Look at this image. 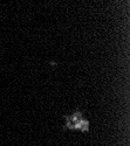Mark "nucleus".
Here are the masks:
<instances>
[{
  "mask_svg": "<svg viewBox=\"0 0 130 146\" xmlns=\"http://www.w3.org/2000/svg\"><path fill=\"white\" fill-rule=\"evenodd\" d=\"M88 120L81 116L80 112H75L73 116L66 117V129L68 130H80L87 132L89 129Z\"/></svg>",
  "mask_w": 130,
  "mask_h": 146,
  "instance_id": "1",
  "label": "nucleus"
}]
</instances>
